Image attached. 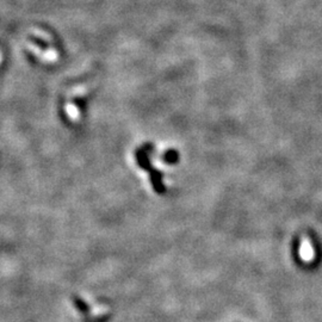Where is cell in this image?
I'll use <instances>...</instances> for the list:
<instances>
[{
    "label": "cell",
    "mask_w": 322,
    "mask_h": 322,
    "mask_svg": "<svg viewBox=\"0 0 322 322\" xmlns=\"http://www.w3.org/2000/svg\"><path fill=\"white\" fill-rule=\"evenodd\" d=\"M299 255H301L302 260L305 262H310L314 260L315 252L314 248H312L311 242L308 239H304L302 241L301 247H299Z\"/></svg>",
    "instance_id": "cell-1"
},
{
    "label": "cell",
    "mask_w": 322,
    "mask_h": 322,
    "mask_svg": "<svg viewBox=\"0 0 322 322\" xmlns=\"http://www.w3.org/2000/svg\"><path fill=\"white\" fill-rule=\"evenodd\" d=\"M0 61H2V56H0Z\"/></svg>",
    "instance_id": "cell-2"
}]
</instances>
